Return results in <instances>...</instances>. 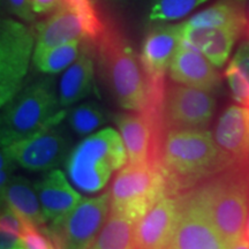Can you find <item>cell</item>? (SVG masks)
<instances>
[{
  "mask_svg": "<svg viewBox=\"0 0 249 249\" xmlns=\"http://www.w3.org/2000/svg\"><path fill=\"white\" fill-rule=\"evenodd\" d=\"M178 220L165 249H225L197 187L178 195Z\"/></svg>",
  "mask_w": 249,
  "mask_h": 249,
  "instance_id": "cell-10",
  "label": "cell"
},
{
  "mask_svg": "<svg viewBox=\"0 0 249 249\" xmlns=\"http://www.w3.org/2000/svg\"><path fill=\"white\" fill-rule=\"evenodd\" d=\"M244 31V28L239 27L196 28L182 23V40L201 52L216 67H223Z\"/></svg>",
  "mask_w": 249,
  "mask_h": 249,
  "instance_id": "cell-17",
  "label": "cell"
},
{
  "mask_svg": "<svg viewBox=\"0 0 249 249\" xmlns=\"http://www.w3.org/2000/svg\"><path fill=\"white\" fill-rule=\"evenodd\" d=\"M36 33L13 18H2L0 26V104L6 107L22 89Z\"/></svg>",
  "mask_w": 249,
  "mask_h": 249,
  "instance_id": "cell-8",
  "label": "cell"
},
{
  "mask_svg": "<svg viewBox=\"0 0 249 249\" xmlns=\"http://www.w3.org/2000/svg\"><path fill=\"white\" fill-rule=\"evenodd\" d=\"M128 160L120 134L113 128L102 129L83 140L68 155L66 170L71 182L86 193L104 188L114 171Z\"/></svg>",
  "mask_w": 249,
  "mask_h": 249,
  "instance_id": "cell-5",
  "label": "cell"
},
{
  "mask_svg": "<svg viewBox=\"0 0 249 249\" xmlns=\"http://www.w3.org/2000/svg\"><path fill=\"white\" fill-rule=\"evenodd\" d=\"M104 114L97 105L83 103L77 105L68 114L71 128L79 135H87L104 124Z\"/></svg>",
  "mask_w": 249,
  "mask_h": 249,
  "instance_id": "cell-26",
  "label": "cell"
},
{
  "mask_svg": "<svg viewBox=\"0 0 249 249\" xmlns=\"http://www.w3.org/2000/svg\"><path fill=\"white\" fill-rule=\"evenodd\" d=\"M110 208V191L82 198L73 210L52 220L44 233L57 249H90L107 222Z\"/></svg>",
  "mask_w": 249,
  "mask_h": 249,
  "instance_id": "cell-7",
  "label": "cell"
},
{
  "mask_svg": "<svg viewBox=\"0 0 249 249\" xmlns=\"http://www.w3.org/2000/svg\"><path fill=\"white\" fill-rule=\"evenodd\" d=\"M178 196H165L135 224V249H165L178 220Z\"/></svg>",
  "mask_w": 249,
  "mask_h": 249,
  "instance_id": "cell-15",
  "label": "cell"
},
{
  "mask_svg": "<svg viewBox=\"0 0 249 249\" xmlns=\"http://www.w3.org/2000/svg\"><path fill=\"white\" fill-rule=\"evenodd\" d=\"M248 22H249V0H248Z\"/></svg>",
  "mask_w": 249,
  "mask_h": 249,
  "instance_id": "cell-33",
  "label": "cell"
},
{
  "mask_svg": "<svg viewBox=\"0 0 249 249\" xmlns=\"http://www.w3.org/2000/svg\"><path fill=\"white\" fill-rule=\"evenodd\" d=\"M197 188L225 246L244 238L249 205V170L232 165Z\"/></svg>",
  "mask_w": 249,
  "mask_h": 249,
  "instance_id": "cell-3",
  "label": "cell"
},
{
  "mask_svg": "<svg viewBox=\"0 0 249 249\" xmlns=\"http://www.w3.org/2000/svg\"><path fill=\"white\" fill-rule=\"evenodd\" d=\"M135 224L130 218L110 209L90 249H135Z\"/></svg>",
  "mask_w": 249,
  "mask_h": 249,
  "instance_id": "cell-23",
  "label": "cell"
},
{
  "mask_svg": "<svg viewBox=\"0 0 249 249\" xmlns=\"http://www.w3.org/2000/svg\"><path fill=\"white\" fill-rule=\"evenodd\" d=\"M60 4V0H33V8L36 14H50Z\"/></svg>",
  "mask_w": 249,
  "mask_h": 249,
  "instance_id": "cell-29",
  "label": "cell"
},
{
  "mask_svg": "<svg viewBox=\"0 0 249 249\" xmlns=\"http://www.w3.org/2000/svg\"><path fill=\"white\" fill-rule=\"evenodd\" d=\"M82 40H73L66 44L44 50H35L34 65L42 73L55 74L66 70L79 58Z\"/></svg>",
  "mask_w": 249,
  "mask_h": 249,
  "instance_id": "cell-24",
  "label": "cell"
},
{
  "mask_svg": "<svg viewBox=\"0 0 249 249\" xmlns=\"http://www.w3.org/2000/svg\"><path fill=\"white\" fill-rule=\"evenodd\" d=\"M95 48L89 42H82L81 53L74 64L65 71L59 85V102L68 107L90 95L95 83Z\"/></svg>",
  "mask_w": 249,
  "mask_h": 249,
  "instance_id": "cell-18",
  "label": "cell"
},
{
  "mask_svg": "<svg viewBox=\"0 0 249 249\" xmlns=\"http://www.w3.org/2000/svg\"><path fill=\"white\" fill-rule=\"evenodd\" d=\"M68 148L67 138L57 126L2 147L15 163L34 172L53 170L66 158Z\"/></svg>",
  "mask_w": 249,
  "mask_h": 249,
  "instance_id": "cell-12",
  "label": "cell"
},
{
  "mask_svg": "<svg viewBox=\"0 0 249 249\" xmlns=\"http://www.w3.org/2000/svg\"><path fill=\"white\" fill-rule=\"evenodd\" d=\"M218 148L229 163L249 169V107L230 105L222 112L213 128Z\"/></svg>",
  "mask_w": 249,
  "mask_h": 249,
  "instance_id": "cell-13",
  "label": "cell"
},
{
  "mask_svg": "<svg viewBox=\"0 0 249 249\" xmlns=\"http://www.w3.org/2000/svg\"><path fill=\"white\" fill-rule=\"evenodd\" d=\"M46 222L65 216L82 200L59 170H51L35 185Z\"/></svg>",
  "mask_w": 249,
  "mask_h": 249,
  "instance_id": "cell-19",
  "label": "cell"
},
{
  "mask_svg": "<svg viewBox=\"0 0 249 249\" xmlns=\"http://www.w3.org/2000/svg\"><path fill=\"white\" fill-rule=\"evenodd\" d=\"M105 17L86 14L71 6L60 4L45 20L36 26V48L44 50L82 40L95 44L104 29Z\"/></svg>",
  "mask_w": 249,
  "mask_h": 249,
  "instance_id": "cell-11",
  "label": "cell"
},
{
  "mask_svg": "<svg viewBox=\"0 0 249 249\" xmlns=\"http://www.w3.org/2000/svg\"><path fill=\"white\" fill-rule=\"evenodd\" d=\"M181 42L182 23L161 24L149 31L140 55L149 82L165 81L166 71Z\"/></svg>",
  "mask_w": 249,
  "mask_h": 249,
  "instance_id": "cell-14",
  "label": "cell"
},
{
  "mask_svg": "<svg viewBox=\"0 0 249 249\" xmlns=\"http://www.w3.org/2000/svg\"><path fill=\"white\" fill-rule=\"evenodd\" d=\"M216 111V98L211 91L177 82H166L161 103V116L169 130L207 129Z\"/></svg>",
  "mask_w": 249,
  "mask_h": 249,
  "instance_id": "cell-9",
  "label": "cell"
},
{
  "mask_svg": "<svg viewBox=\"0 0 249 249\" xmlns=\"http://www.w3.org/2000/svg\"><path fill=\"white\" fill-rule=\"evenodd\" d=\"M99 76L124 110L142 111L150 95L149 79L123 28L105 17L104 29L93 44Z\"/></svg>",
  "mask_w": 249,
  "mask_h": 249,
  "instance_id": "cell-2",
  "label": "cell"
},
{
  "mask_svg": "<svg viewBox=\"0 0 249 249\" xmlns=\"http://www.w3.org/2000/svg\"><path fill=\"white\" fill-rule=\"evenodd\" d=\"M169 74L174 82L211 92L222 85V77L216 66L183 40L171 61Z\"/></svg>",
  "mask_w": 249,
  "mask_h": 249,
  "instance_id": "cell-16",
  "label": "cell"
},
{
  "mask_svg": "<svg viewBox=\"0 0 249 249\" xmlns=\"http://www.w3.org/2000/svg\"><path fill=\"white\" fill-rule=\"evenodd\" d=\"M60 4L71 6V7L79 9L86 14L101 13L95 0H60Z\"/></svg>",
  "mask_w": 249,
  "mask_h": 249,
  "instance_id": "cell-28",
  "label": "cell"
},
{
  "mask_svg": "<svg viewBox=\"0 0 249 249\" xmlns=\"http://www.w3.org/2000/svg\"><path fill=\"white\" fill-rule=\"evenodd\" d=\"M52 81L45 79L27 86L6 105L1 117V145L7 147L40 130L58 126L66 117Z\"/></svg>",
  "mask_w": 249,
  "mask_h": 249,
  "instance_id": "cell-4",
  "label": "cell"
},
{
  "mask_svg": "<svg viewBox=\"0 0 249 249\" xmlns=\"http://www.w3.org/2000/svg\"><path fill=\"white\" fill-rule=\"evenodd\" d=\"M232 97L239 105L249 107V22L242 40L225 70Z\"/></svg>",
  "mask_w": 249,
  "mask_h": 249,
  "instance_id": "cell-22",
  "label": "cell"
},
{
  "mask_svg": "<svg viewBox=\"0 0 249 249\" xmlns=\"http://www.w3.org/2000/svg\"><path fill=\"white\" fill-rule=\"evenodd\" d=\"M225 249H249V241L245 238H241L233 244L227 245Z\"/></svg>",
  "mask_w": 249,
  "mask_h": 249,
  "instance_id": "cell-30",
  "label": "cell"
},
{
  "mask_svg": "<svg viewBox=\"0 0 249 249\" xmlns=\"http://www.w3.org/2000/svg\"><path fill=\"white\" fill-rule=\"evenodd\" d=\"M111 210L138 222L158 201L169 195L163 171L150 164H128L114 177Z\"/></svg>",
  "mask_w": 249,
  "mask_h": 249,
  "instance_id": "cell-6",
  "label": "cell"
},
{
  "mask_svg": "<svg viewBox=\"0 0 249 249\" xmlns=\"http://www.w3.org/2000/svg\"><path fill=\"white\" fill-rule=\"evenodd\" d=\"M183 23L196 28L239 27L246 29L248 24V0H216Z\"/></svg>",
  "mask_w": 249,
  "mask_h": 249,
  "instance_id": "cell-21",
  "label": "cell"
},
{
  "mask_svg": "<svg viewBox=\"0 0 249 249\" xmlns=\"http://www.w3.org/2000/svg\"><path fill=\"white\" fill-rule=\"evenodd\" d=\"M208 0H155L149 20L151 22H170L182 18Z\"/></svg>",
  "mask_w": 249,
  "mask_h": 249,
  "instance_id": "cell-25",
  "label": "cell"
},
{
  "mask_svg": "<svg viewBox=\"0 0 249 249\" xmlns=\"http://www.w3.org/2000/svg\"><path fill=\"white\" fill-rule=\"evenodd\" d=\"M231 166L207 129L169 130L160 155L170 196L191 191Z\"/></svg>",
  "mask_w": 249,
  "mask_h": 249,
  "instance_id": "cell-1",
  "label": "cell"
},
{
  "mask_svg": "<svg viewBox=\"0 0 249 249\" xmlns=\"http://www.w3.org/2000/svg\"><path fill=\"white\" fill-rule=\"evenodd\" d=\"M1 200L18 216L29 220L34 225L45 232L46 219L35 187L22 177H12L1 189Z\"/></svg>",
  "mask_w": 249,
  "mask_h": 249,
  "instance_id": "cell-20",
  "label": "cell"
},
{
  "mask_svg": "<svg viewBox=\"0 0 249 249\" xmlns=\"http://www.w3.org/2000/svg\"><path fill=\"white\" fill-rule=\"evenodd\" d=\"M244 238L246 239V240L249 241V205H248V214H247V220H246Z\"/></svg>",
  "mask_w": 249,
  "mask_h": 249,
  "instance_id": "cell-31",
  "label": "cell"
},
{
  "mask_svg": "<svg viewBox=\"0 0 249 249\" xmlns=\"http://www.w3.org/2000/svg\"><path fill=\"white\" fill-rule=\"evenodd\" d=\"M12 249H28L26 246H24L23 244L22 245H18V246H17V247H14V248H12Z\"/></svg>",
  "mask_w": 249,
  "mask_h": 249,
  "instance_id": "cell-32",
  "label": "cell"
},
{
  "mask_svg": "<svg viewBox=\"0 0 249 249\" xmlns=\"http://www.w3.org/2000/svg\"><path fill=\"white\" fill-rule=\"evenodd\" d=\"M8 11L15 17L30 23L35 20L36 13L33 8V0H6Z\"/></svg>",
  "mask_w": 249,
  "mask_h": 249,
  "instance_id": "cell-27",
  "label": "cell"
}]
</instances>
